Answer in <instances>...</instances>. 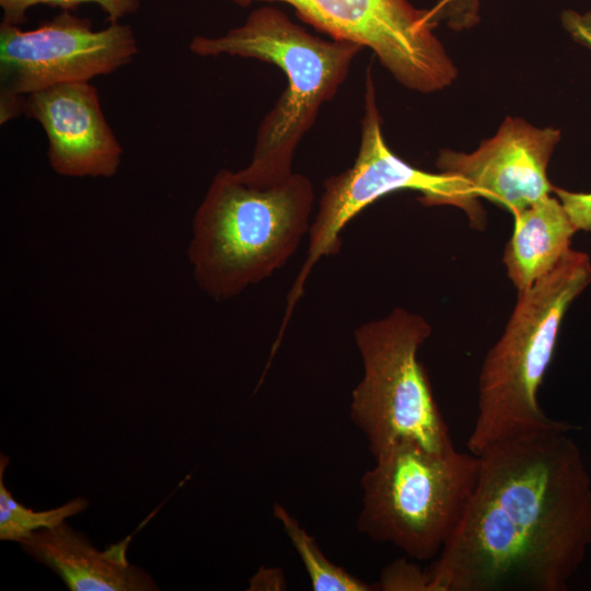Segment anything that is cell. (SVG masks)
Returning <instances> with one entry per match:
<instances>
[{
  "label": "cell",
  "instance_id": "1",
  "mask_svg": "<svg viewBox=\"0 0 591 591\" xmlns=\"http://www.w3.org/2000/svg\"><path fill=\"white\" fill-rule=\"evenodd\" d=\"M573 428L478 456L463 518L428 569L431 591L568 590L591 548V478Z\"/></svg>",
  "mask_w": 591,
  "mask_h": 591
},
{
  "label": "cell",
  "instance_id": "2",
  "mask_svg": "<svg viewBox=\"0 0 591 591\" xmlns=\"http://www.w3.org/2000/svg\"><path fill=\"white\" fill-rule=\"evenodd\" d=\"M189 50L199 57L251 58L278 67L287 79L262 119L250 163L235 171L244 183L266 187L288 178L297 148L349 74L360 45L324 39L273 5L253 10L240 26L216 37L196 35Z\"/></svg>",
  "mask_w": 591,
  "mask_h": 591
},
{
  "label": "cell",
  "instance_id": "3",
  "mask_svg": "<svg viewBox=\"0 0 591 591\" xmlns=\"http://www.w3.org/2000/svg\"><path fill=\"white\" fill-rule=\"evenodd\" d=\"M314 199L301 173L258 187L220 170L193 220L188 257L199 288L228 300L273 276L309 234Z\"/></svg>",
  "mask_w": 591,
  "mask_h": 591
},
{
  "label": "cell",
  "instance_id": "4",
  "mask_svg": "<svg viewBox=\"0 0 591 591\" xmlns=\"http://www.w3.org/2000/svg\"><path fill=\"white\" fill-rule=\"evenodd\" d=\"M590 283L589 256L570 248L551 273L519 291L502 335L482 364L477 415L467 440L471 453L479 456L511 440L573 428L568 421L548 417L537 394L563 318Z\"/></svg>",
  "mask_w": 591,
  "mask_h": 591
},
{
  "label": "cell",
  "instance_id": "5",
  "mask_svg": "<svg viewBox=\"0 0 591 591\" xmlns=\"http://www.w3.org/2000/svg\"><path fill=\"white\" fill-rule=\"evenodd\" d=\"M361 477L357 529L413 560L440 554L459 526L474 491L479 457L436 452L416 442L394 444L373 457Z\"/></svg>",
  "mask_w": 591,
  "mask_h": 591
},
{
  "label": "cell",
  "instance_id": "6",
  "mask_svg": "<svg viewBox=\"0 0 591 591\" xmlns=\"http://www.w3.org/2000/svg\"><path fill=\"white\" fill-rule=\"evenodd\" d=\"M430 334L421 315L402 308L354 332L363 374L351 392L350 417L373 457L408 441L436 452L455 450L418 359Z\"/></svg>",
  "mask_w": 591,
  "mask_h": 591
},
{
  "label": "cell",
  "instance_id": "7",
  "mask_svg": "<svg viewBox=\"0 0 591 591\" xmlns=\"http://www.w3.org/2000/svg\"><path fill=\"white\" fill-rule=\"evenodd\" d=\"M358 154L354 164L325 179L318 208L309 231L306 259L288 294L282 325L303 294L314 265L339 252L343 229L378 199L399 190L419 192L425 206L451 205L464 210L475 227L484 225V211L472 187L449 173H431L410 165L386 144L376 104L371 68L364 80L363 116Z\"/></svg>",
  "mask_w": 591,
  "mask_h": 591
},
{
  "label": "cell",
  "instance_id": "8",
  "mask_svg": "<svg viewBox=\"0 0 591 591\" xmlns=\"http://www.w3.org/2000/svg\"><path fill=\"white\" fill-rule=\"evenodd\" d=\"M138 53L132 28L92 22L68 10L33 30L0 24V121L23 113L25 95L54 85L90 81L130 63Z\"/></svg>",
  "mask_w": 591,
  "mask_h": 591
},
{
  "label": "cell",
  "instance_id": "9",
  "mask_svg": "<svg viewBox=\"0 0 591 591\" xmlns=\"http://www.w3.org/2000/svg\"><path fill=\"white\" fill-rule=\"evenodd\" d=\"M247 8L282 2L317 32L371 49L405 88L432 93L450 85L456 68L433 34L429 10L407 0H229Z\"/></svg>",
  "mask_w": 591,
  "mask_h": 591
},
{
  "label": "cell",
  "instance_id": "10",
  "mask_svg": "<svg viewBox=\"0 0 591 591\" xmlns=\"http://www.w3.org/2000/svg\"><path fill=\"white\" fill-rule=\"evenodd\" d=\"M561 138L559 129L538 128L507 117L497 134L472 153L440 151V172L456 175L484 197L512 215L551 195L546 169Z\"/></svg>",
  "mask_w": 591,
  "mask_h": 591
},
{
  "label": "cell",
  "instance_id": "11",
  "mask_svg": "<svg viewBox=\"0 0 591 591\" xmlns=\"http://www.w3.org/2000/svg\"><path fill=\"white\" fill-rule=\"evenodd\" d=\"M23 113L43 127L51 169L68 177H111L123 149L90 81L54 85L25 95Z\"/></svg>",
  "mask_w": 591,
  "mask_h": 591
},
{
  "label": "cell",
  "instance_id": "12",
  "mask_svg": "<svg viewBox=\"0 0 591 591\" xmlns=\"http://www.w3.org/2000/svg\"><path fill=\"white\" fill-rule=\"evenodd\" d=\"M131 536L97 551L66 522L32 533L22 549L53 569L71 591H155L154 579L127 559Z\"/></svg>",
  "mask_w": 591,
  "mask_h": 591
},
{
  "label": "cell",
  "instance_id": "13",
  "mask_svg": "<svg viewBox=\"0 0 591 591\" xmlns=\"http://www.w3.org/2000/svg\"><path fill=\"white\" fill-rule=\"evenodd\" d=\"M512 216L513 232L503 264L513 286L522 291L558 265L578 230L560 200L552 195Z\"/></svg>",
  "mask_w": 591,
  "mask_h": 591
},
{
  "label": "cell",
  "instance_id": "14",
  "mask_svg": "<svg viewBox=\"0 0 591 591\" xmlns=\"http://www.w3.org/2000/svg\"><path fill=\"white\" fill-rule=\"evenodd\" d=\"M274 517L280 522L286 535L297 551L315 591H371L374 586L352 576L344 568L333 564L300 523L283 508L276 503Z\"/></svg>",
  "mask_w": 591,
  "mask_h": 591
},
{
  "label": "cell",
  "instance_id": "15",
  "mask_svg": "<svg viewBox=\"0 0 591 591\" xmlns=\"http://www.w3.org/2000/svg\"><path fill=\"white\" fill-rule=\"evenodd\" d=\"M9 457L0 456V538L2 541L22 542L32 533L55 528L66 519L84 511L89 502L85 498H76L65 505L49 510L35 511L19 503L4 484V472Z\"/></svg>",
  "mask_w": 591,
  "mask_h": 591
},
{
  "label": "cell",
  "instance_id": "16",
  "mask_svg": "<svg viewBox=\"0 0 591 591\" xmlns=\"http://www.w3.org/2000/svg\"><path fill=\"white\" fill-rule=\"evenodd\" d=\"M84 3L99 5L109 23H119L123 18L137 12L140 0H0V8L2 21L20 25L25 22L27 11L34 7L48 5L69 11Z\"/></svg>",
  "mask_w": 591,
  "mask_h": 591
},
{
  "label": "cell",
  "instance_id": "17",
  "mask_svg": "<svg viewBox=\"0 0 591 591\" xmlns=\"http://www.w3.org/2000/svg\"><path fill=\"white\" fill-rule=\"evenodd\" d=\"M383 591H431L428 570L421 569L415 561L396 559L381 572L375 584Z\"/></svg>",
  "mask_w": 591,
  "mask_h": 591
},
{
  "label": "cell",
  "instance_id": "18",
  "mask_svg": "<svg viewBox=\"0 0 591 591\" xmlns=\"http://www.w3.org/2000/svg\"><path fill=\"white\" fill-rule=\"evenodd\" d=\"M429 11L437 23L445 20L456 30L470 27L479 20L478 0H439Z\"/></svg>",
  "mask_w": 591,
  "mask_h": 591
},
{
  "label": "cell",
  "instance_id": "19",
  "mask_svg": "<svg viewBox=\"0 0 591 591\" xmlns=\"http://www.w3.org/2000/svg\"><path fill=\"white\" fill-rule=\"evenodd\" d=\"M553 193L563 204L577 230L591 231V192L577 193L554 187Z\"/></svg>",
  "mask_w": 591,
  "mask_h": 591
},
{
  "label": "cell",
  "instance_id": "20",
  "mask_svg": "<svg viewBox=\"0 0 591 591\" xmlns=\"http://www.w3.org/2000/svg\"><path fill=\"white\" fill-rule=\"evenodd\" d=\"M560 21L571 38L591 50V12L580 13L573 10H565Z\"/></svg>",
  "mask_w": 591,
  "mask_h": 591
},
{
  "label": "cell",
  "instance_id": "21",
  "mask_svg": "<svg viewBox=\"0 0 591 591\" xmlns=\"http://www.w3.org/2000/svg\"><path fill=\"white\" fill-rule=\"evenodd\" d=\"M286 587V581L280 569L264 568L250 579L248 590H282Z\"/></svg>",
  "mask_w": 591,
  "mask_h": 591
}]
</instances>
